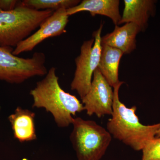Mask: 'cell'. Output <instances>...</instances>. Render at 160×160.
<instances>
[{"label":"cell","instance_id":"obj_1","mask_svg":"<svg viewBox=\"0 0 160 160\" xmlns=\"http://www.w3.org/2000/svg\"><path fill=\"white\" fill-rule=\"evenodd\" d=\"M29 94L33 99L32 107L43 108L50 112L60 128L72 124L77 113L85 110L82 103L76 97L62 89L54 67H52L45 77L37 83Z\"/></svg>","mask_w":160,"mask_h":160},{"label":"cell","instance_id":"obj_2","mask_svg":"<svg viewBox=\"0 0 160 160\" xmlns=\"http://www.w3.org/2000/svg\"><path fill=\"white\" fill-rule=\"evenodd\" d=\"M120 82L113 87L112 118L106 124L107 130L118 140L136 151L142 150L149 141L156 137L160 129V123L143 125L137 115V107H126L120 100L119 90L124 83Z\"/></svg>","mask_w":160,"mask_h":160},{"label":"cell","instance_id":"obj_3","mask_svg":"<svg viewBox=\"0 0 160 160\" xmlns=\"http://www.w3.org/2000/svg\"><path fill=\"white\" fill-rule=\"evenodd\" d=\"M53 12L35 10L23 6L21 2L11 11L0 9V46L15 47Z\"/></svg>","mask_w":160,"mask_h":160},{"label":"cell","instance_id":"obj_4","mask_svg":"<svg viewBox=\"0 0 160 160\" xmlns=\"http://www.w3.org/2000/svg\"><path fill=\"white\" fill-rule=\"evenodd\" d=\"M70 140L78 160H100L112 140L107 129L92 120L75 118Z\"/></svg>","mask_w":160,"mask_h":160},{"label":"cell","instance_id":"obj_5","mask_svg":"<svg viewBox=\"0 0 160 160\" xmlns=\"http://www.w3.org/2000/svg\"><path fill=\"white\" fill-rule=\"evenodd\" d=\"M12 47L0 46V81L20 84L36 76H43L48 72L42 52H34L32 57L20 58L12 53Z\"/></svg>","mask_w":160,"mask_h":160},{"label":"cell","instance_id":"obj_6","mask_svg":"<svg viewBox=\"0 0 160 160\" xmlns=\"http://www.w3.org/2000/svg\"><path fill=\"white\" fill-rule=\"evenodd\" d=\"M103 28L93 32L94 38L85 41L81 47L80 54L75 59L76 69L70 87L75 90L81 99L86 96L91 87L92 75L99 63L102 44L101 32Z\"/></svg>","mask_w":160,"mask_h":160},{"label":"cell","instance_id":"obj_7","mask_svg":"<svg viewBox=\"0 0 160 160\" xmlns=\"http://www.w3.org/2000/svg\"><path fill=\"white\" fill-rule=\"evenodd\" d=\"M113 91L98 68L95 70L91 87L82 103L87 115L100 118L112 113Z\"/></svg>","mask_w":160,"mask_h":160},{"label":"cell","instance_id":"obj_8","mask_svg":"<svg viewBox=\"0 0 160 160\" xmlns=\"http://www.w3.org/2000/svg\"><path fill=\"white\" fill-rule=\"evenodd\" d=\"M69 17L67 9H60L54 11L41 24L37 31L15 47L12 53L18 56L23 52L32 51L46 39L58 36L65 33L66 26L69 22Z\"/></svg>","mask_w":160,"mask_h":160},{"label":"cell","instance_id":"obj_9","mask_svg":"<svg viewBox=\"0 0 160 160\" xmlns=\"http://www.w3.org/2000/svg\"><path fill=\"white\" fill-rule=\"evenodd\" d=\"M142 29L136 24L127 23L119 27L117 25L112 32L102 38V45H107L128 54L136 47L137 35Z\"/></svg>","mask_w":160,"mask_h":160},{"label":"cell","instance_id":"obj_10","mask_svg":"<svg viewBox=\"0 0 160 160\" xmlns=\"http://www.w3.org/2000/svg\"><path fill=\"white\" fill-rule=\"evenodd\" d=\"M35 113L18 106L8 117L13 132V137L21 143L37 139L35 124Z\"/></svg>","mask_w":160,"mask_h":160},{"label":"cell","instance_id":"obj_11","mask_svg":"<svg viewBox=\"0 0 160 160\" xmlns=\"http://www.w3.org/2000/svg\"><path fill=\"white\" fill-rule=\"evenodd\" d=\"M119 3L118 0H84L77 6L67 9V13L69 16L82 11L89 12L92 17L102 15L110 18L117 26L122 18Z\"/></svg>","mask_w":160,"mask_h":160},{"label":"cell","instance_id":"obj_12","mask_svg":"<svg viewBox=\"0 0 160 160\" xmlns=\"http://www.w3.org/2000/svg\"><path fill=\"white\" fill-rule=\"evenodd\" d=\"M122 16L118 25L133 23L142 30L146 28L149 17L153 12L154 2L150 0H125Z\"/></svg>","mask_w":160,"mask_h":160},{"label":"cell","instance_id":"obj_13","mask_svg":"<svg viewBox=\"0 0 160 160\" xmlns=\"http://www.w3.org/2000/svg\"><path fill=\"white\" fill-rule=\"evenodd\" d=\"M102 47L98 68L109 85L113 87L120 82L118 79L119 65L124 53L121 50L107 45H102Z\"/></svg>","mask_w":160,"mask_h":160},{"label":"cell","instance_id":"obj_14","mask_svg":"<svg viewBox=\"0 0 160 160\" xmlns=\"http://www.w3.org/2000/svg\"><path fill=\"white\" fill-rule=\"evenodd\" d=\"M80 2L81 1L78 0H24L21 2L23 6L35 10L53 12L60 9H70Z\"/></svg>","mask_w":160,"mask_h":160},{"label":"cell","instance_id":"obj_15","mask_svg":"<svg viewBox=\"0 0 160 160\" xmlns=\"http://www.w3.org/2000/svg\"><path fill=\"white\" fill-rule=\"evenodd\" d=\"M142 151L141 160H160V137L149 141Z\"/></svg>","mask_w":160,"mask_h":160},{"label":"cell","instance_id":"obj_16","mask_svg":"<svg viewBox=\"0 0 160 160\" xmlns=\"http://www.w3.org/2000/svg\"><path fill=\"white\" fill-rule=\"evenodd\" d=\"M18 2L16 0H0V9L4 11H11L16 7Z\"/></svg>","mask_w":160,"mask_h":160},{"label":"cell","instance_id":"obj_17","mask_svg":"<svg viewBox=\"0 0 160 160\" xmlns=\"http://www.w3.org/2000/svg\"><path fill=\"white\" fill-rule=\"evenodd\" d=\"M0 110H1V106H0Z\"/></svg>","mask_w":160,"mask_h":160}]
</instances>
